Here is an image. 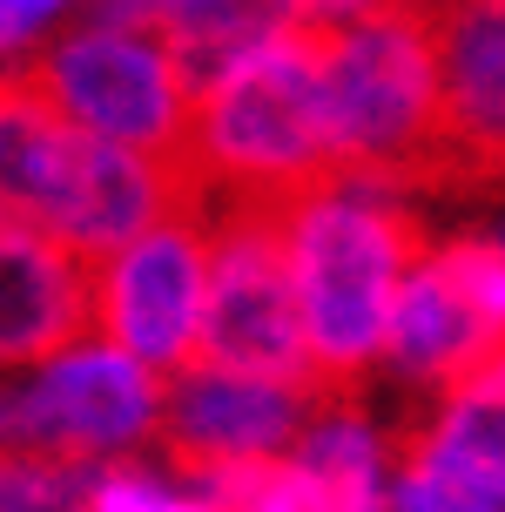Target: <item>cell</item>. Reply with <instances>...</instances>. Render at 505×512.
Instances as JSON below:
<instances>
[{"label":"cell","mask_w":505,"mask_h":512,"mask_svg":"<svg viewBox=\"0 0 505 512\" xmlns=\"http://www.w3.org/2000/svg\"><path fill=\"white\" fill-rule=\"evenodd\" d=\"M216 256H209V310L189 371H229L310 391V337H303L297 270H290V223L263 203H209Z\"/></svg>","instance_id":"cell-5"},{"label":"cell","mask_w":505,"mask_h":512,"mask_svg":"<svg viewBox=\"0 0 505 512\" xmlns=\"http://www.w3.org/2000/svg\"><path fill=\"white\" fill-rule=\"evenodd\" d=\"M189 176H196L202 203H263V209H290L310 189L337 182L324 48L310 27L283 21L270 41L236 54L202 88L196 135H189Z\"/></svg>","instance_id":"cell-3"},{"label":"cell","mask_w":505,"mask_h":512,"mask_svg":"<svg viewBox=\"0 0 505 512\" xmlns=\"http://www.w3.org/2000/svg\"><path fill=\"white\" fill-rule=\"evenodd\" d=\"M34 88L48 95L75 128L95 142H115L128 155H149L169 169H189V135H196V81L176 54L128 34V27L88 21L61 34L34 68Z\"/></svg>","instance_id":"cell-6"},{"label":"cell","mask_w":505,"mask_h":512,"mask_svg":"<svg viewBox=\"0 0 505 512\" xmlns=\"http://www.w3.org/2000/svg\"><path fill=\"white\" fill-rule=\"evenodd\" d=\"M101 472L81 465H34V459H0V512H88Z\"/></svg>","instance_id":"cell-14"},{"label":"cell","mask_w":505,"mask_h":512,"mask_svg":"<svg viewBox=\"0 0 505 512\" xmlns=\"http://www.w3.org/2000/svg\"><path fill=\"white\" fill-rule=\"evenodd\" d=\"M317 398L290 384L229 378V371H182L162 398V445L182 479L223 472V465H263L283 459L310 425Z\"/></svg>","instance_id":"cell-10"},{"label":"cell","mask_w":505,"mask_h":512,"mask_svg":"<svg viewBox=\"0 0 505 512\" xmlns=\"http://www.w3.org/2000/svg\"><path fill=\"white\" fill-rule=\"evenodd\" d=\"M438 128L452 189H485L505 176V0H438Z\"/></svg>","instance_id":"cell-9"},{"label":"cell","mask_w":505,"mask_h":512,"mask_svg":"<svg viewBox=\"0 0 505 512\" xmlns=\"http://www.w3.org/2000/svg\"><path fill=\"white\" fill-rule=\"evenodd\" d=\"M95 21L162 41L189 68L202 102V88L223 75L236 54H250L256 41H270L283 27V0H101Z\"/></svg>","instance_id":"cell-13"},{"label":"cell","mask_w":505,"mask_h":512,"mask_svg":"<svg viewBox=\"0 0 505 512\" xmlns=\"http://www.w3.org/2000/svg\"><path fill=\"white\" fill-rule=\"evenodd\" d=\"M324 48V108L337 182L404 196L452 189L445 128H438V48L431 0H384L357 21L317 34Z\"/></svg>","instance_id":"cell-4"},{"label":"cell","mask_w":505,"mask_h":512,"mask_svg":"<svg viewBox=\"0 0 505 512\" xmlns=\"http://www.w3.org/2000/svg\"><path fill=\"white\" fill-rule=\"evenodd\" d=\"M209 256H216L209 203L176 209L169 223L115 250L95 270L101 337L142 371H189L202 344V310H209Z\"/></svg>","instance_id":"cell-8"},{"label":"cell","mask_w":505,"mask_h":512,"mask_svg":"<svg viewBox=\"0 0 505 512\" xmlns=\"http://www.w3.org/2000/svg\"><path fill=\"white\" fill-rule=\"evenodd\" d=\"M95 324V263L0 216V371L75 351Z\"/></svg>","instance_id":"cell-11"},{"label":"cell","mask_w":505,"mask_h":512,"mask_svg":"<svg viewBox=\"0 0 505 512\" xmlns=\"http://www.w3.org/2000/svg\"><path fill=\"white\" fill-rule=\"evenodd\" d=\"M68 7H75V0H0V61L21 54L27 41H41Z\"/></svg>","instance_id":"cell-16"},{"label":"cell","mask_w":505,"mask_h":512,"mask_svg":"<svg viewBox=\"0 0 505 512\" xmlns=\"http://www.w3.org/2000/svg\"><path fill=\"white\" fill-rule=\"evenodd\" d=\"M499 243H505V230H499Z\"/></svg>","instance_id":"cell-17"},{"label":"cell","mask_w":505,"mask_h":512,"mask_svg":"<svg viewBox=\"0 0 505 512\" xmlns=\"http://www.w3.org/2000/svg\"><path fill=\"white\" fill-rule=\"evenodd\" d=\"M505 351V337L492 331V317H485L458 277L425 256L398 290V310H391V337H384V364H391V378H404L411 391H425L431 398H445L452 384H465L472 371Z\"/></svg>","instance_id":"cell-12"},{"label":"cell","mask_w":505,"mask_h":512,"mask_svg":"<svg viewBox=\"0 0 505 512\" xmlns=\"http://www.w3.org/2000/svg\"><path fill=\"white\" fill-rule=\"evenodd\" d=\"M283 223H290V270H297L317 405H364L398 290L431 256L425 216L404 196L330 182L283 209Z\"/></svg>","instance_id":"cell-1"},{"label":"cell","mask_w":505,"mask_h":512,"mask_svg":"<svg viewBox=\"0 0 505 512\" xmlns=\"http://www.w3.org/2000/svg\"><path fill=\"white\" fill-rule=\"evenodd\" d=\"M162 384L115 344H75L34 364L27 378H0V459L88 465L115 459L162 425Z\"/></svg>","instance_id":"cell-7"},{"label":"cell","mask_w":505,"mask_h":512,"mask_svg":"<svg viewBox=\"0 0 505 512\" xmlns=\"http://www.w3.org/2000/svg\"><path fill=\"white\" fill-rule=\"evenodd\" d=\"M431 7H438V0H431Z\"/></svg>","instance_id":"cell-18"},{"label":"cell","mask_w":505,"mask_h":512,"mask_svg":"<svg viewBox=\"0 0 505 512\" xmlns=\"http://www.w3.org/2000/svg\"><path fill=\"white\" fill-rule=\"evenodd\" d=\"M202 203L189 169L95 142L34 88V75H0V216L68 243L88 263H108L135 236Z\"/></svg>","instance_id":"cell-2"},{"label":"cell","mask_w":505,"mask_h":512,"mask_svg":"<svg viewBox=\"0 0 505 512\" xmlns=\"http://www.w3.org/2000/svg\"><path fill=\"white\" fill-rule=\"evenodd\" d=\"M88 512H209V506H202L196 492H162L142 472H101Z\"/></svg>","instance_id":"cell-15"}]
</instances>
